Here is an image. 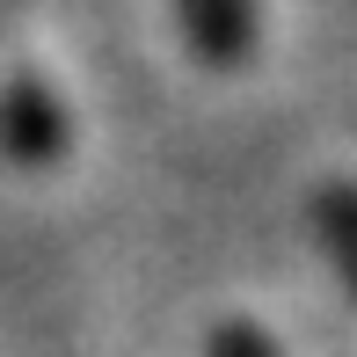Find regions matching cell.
Listing matches in <instances>:
<instances>
[{
    "mask_svg": "<svg viewBox=\"0 0 357 357\" xmlns=\"http://www.w3.org/2000/svg\"><path fill=\"white\" fill-rule=\"evenodd\" d=\"M0 146L15 160H29V168L66 153V109L52 102V88H37V80H8L0 88Z\"/></svg>",
    "mask_w": 357,
    "mask_h": 357,
    "instance_id": "6da1fadb",
    "label": "cell"
},
{
    "mask_svg": "<svg viewBox=\"0 0 357 357\" xmlns=\"http://www.w3.org/2000/svg\"><path fill=\"white\" fill-rule=\"evenodd\" d=\"M183 37L204 66H248L255 52V0H175Z\"/></svg>",
    "mask_w": 357,
    "mask_h": 357,
    "instance_id": "7a4b0ae2",
    "label": "cell"
},
{
    "mask_svg": "<svg viewBox=\"0 0 357 357\" xmlns=\"http://www.w3.org/2000/svg\"><path fill=\"white\" fill-rule=\"evenodd\" d=\"M314 226H321V248L335 255V270H343L350 299H357V183H328L314 197Z\"/></svg>",
    "mask_w": 357,
    "mask_h": 357,
    "instance_id": "3957f363",
    "label": "cell"
},
{
    "mask_svg": "<svg viewBox=\"0 0 357 357\" xmlns=\"http://www.w3.org/2000/svg\"><path fill=\"white\" fill-rule=\"evenodd\" d=\"M212 357H270V343H263V328H248V321H226L212 335Z\"/></svg>",
    "mask_w": 357,
    "mask_h": 357,
    "instance_id": "277c9868",
    "label": "cell"
}]
</instances>
